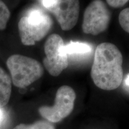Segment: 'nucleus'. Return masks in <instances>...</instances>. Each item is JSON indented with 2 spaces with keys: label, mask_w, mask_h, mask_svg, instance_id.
Segmentation results:
<instances>
[{
  "label": "nucleus",
  "mask_w": 129,
  "mask_h": 129,
  "mask_svg": "<svg viewBox=\"0 0 129 129\" xmlns=\"http://www.w3.org/2000/svg\"><path fill=\"white\" fill-rule=\"evenodd\" d=\"M109 6L113 8H120L123 7L128 3L129 0H106Z\"/></svg>",
  "instance_id": "obj_13"
},
{
  "label": "nucleus",
  "mask_w": 129,
  "mask_h": 129,
  "mask_svg": "<svg viewBox=\"0 0 129 129\" xmlns=\"http://www.w3.org/2000/svg\"><path fill=\"white\" fill-rule=\"evenodd\" d=\"M53 26V20L46 12L40 9L29 10L18 22L21 42L25 46H34L44 38Z\"/></svg>",
  "instance_id": "obj_2"
},
{
  "label": "nucleus",
  "mask_w": 129,
  "mask_h": 129,
  "mask_svg": "<svg viewBox=\"0 0 129 129\" xmlns=\"http://www.w3.org/2000/svg\"><path fill=\"white\" fill-rule=\"evenodd\" d=\"M125 85L129 87V74L127 75L126 78H125Z\"/></svg>",
  "instance_id": "obj_15"
},
{
  "label": "nucleus",
  "mask_w": 129,
  "mask_h": 129,
  "mask_svg": "<svg viewBox=\"0 0 129 129\" xmlns=\"http://www.w3.org/2000/svg\"><path fill=\"white\" fill-rule=\"evenodd\" d=\"M5 113L2 109L0 108V125L2 124L5 119Z\"/></svg>",
  "instance_id": "obj_14"
},
{
  "label": "nucleus",
  "mask_w": 129,
  "mask_h": 129,
  "mask_svg": "<svg viewBox=\"0 0 129 129\" xmlns=\"http://www.w3.org/2000/svg\"><path fill=\"white\" fill-rule=\"evenodd\" d=\"M45 9L54 16L63 30L76 25L80 13L79 0H41Z\"/></svg>",
  "instance_id": "obj_7"
},
{
  "label": "nucleus",
  "mask_w": 129,
  "mask_h": 129,
  "mask_svg": "<svg viewBox=\"0 0 129 129\" xmlns=\"http://www.w3.org/2000/svg\"><path fill=\"white\" fill-rule=\"evenodd\" d=\"M13 129H55V127L48 121L40 120L32 124H20L16 126Z\"/></svg>",
  "instance_id": "obj_10"
},
{
  "label": "nucleus",
  "mask_w": 129,
  "mask_h": 129,
  "mask_svg": "<svg viewBox=\"0 0 129 129\" xmlns=\"http://www.w3.org/2000/svg\"><path fill=\"white\" fill-rule=\"evenodd\" d=\"M46 57L43 59L44 67L51 76L57 77L68 67V55L65 44L60 35L53 34L48 37L44 44Z\"/></svg>",
  "instance_id": "obj_4"
},
{
  "label": "nucleus",
  "mask_w": 129,
  "mask_h": 129,
  "mask_svg": "<svg viewBox=\"0 0 129 129\" xmlns=\"http://www.w3.org/2000/svg\"><path fill=\"white\" fill-rule=\"evenodd\" d=\"M10 15L9 7L4 1L0 0V30H3L6 28Z\"/></svg>",
  "instance_id": "obj_11"
},
{
  "label": "nucleus",
  "mask_w": 129,
  "mask_h": 129,
  "mask_svg": "<svg viewBox=\"0 0 129 129\" xmlns=\"http://www.w3.org/2000/svg\"><path fill=\"white\" fill-rule=\"evenodd\" d=\"M75 99L76 94L73 88L68 85H62L56 92L54 105L41 106L38 112L49 122H58L72 112Z\"/></svg>",
  "instance_id": "obj_5"
},
{
  "label": "nucleus",
  "mask_w": 129,
  "mask_h": 129,
  "mask_svg": "<svg viewBox=\"0 0 129 129\" xmlns=\"http://www.w3.org/2000/svg\"><path fill=\"white\" fill-rule=\"evenodd\" d=\"M111 18V12L104 1L93 0L84 13L83 31L86 34L99 35L108 28Z\"/></svg>",
  "instance_id": "obj_6"
},
{
  "label": "nucleus",
  "mask_w": 129,
  "mask_h": 129,
  "mask_svg": "<svg viewBox=\"0 0 129 129\" xmlns=\"http://www.w3.org/2000/svg\"><path fill=\"white\" fill-rule=\"evenodd\" d=\"M12 81L10 75L0 67V108L7 105L12 94Z\"/></svg>",
  "instance_id": "obj_8"
},
{
  "label": "nucleus",
  "mask_w": 129,
  "mask_h": 129,
  "mask_svg": "<svg viewBox=\"0 0 129 129\" xmlns=\"http://www.w3.org/2000/svg\"><path fill=\"white\" fill-rule=\"evenodd\" d=\"M123 58L120 50L110 43H102L95 50L91 77L98 88L104 90L117 88L123 78Z\"/></svg>",
  "instance_id": "obj_1"
},
{
  "label": "nucleus",
  "mask_w": 129,
  "mask_h": 129,
  "mask_svg": "<svg viewBox=\"0 0 129 129\" xmlns=\"http://www.w3.org/2000/svg\"><path fill=\"white\" fill-rule=\"evenodd\" d=\"M6 64L12 83L19 88L26 87L44 74L43 65L38 60L22 54L9 56Z\"/></svg>",
  "instance_id": "obj_3"
},
{
  "label": "nucleus",
  "mask_w": 129,
  "mask_h": 129,
  "mask_svg": "<svg viewBox=\"0 0 129 129\" xmlns=\"http://www.w3.org/2000/svg\"><path fill=\"white\" fill-rule=\"evenodd\" d=\"M118 20L121 27L129 34V7L122 10L120 12Z\"/></svg>",
  "instance_id": "obj_12"
},
{
  "label": "nucleus",
  "mask_w": 129,
  "mask_h": 129,
  "mask_svg": "<svg viewBox=\"0 0 129 129\" xmlns=\"http://www.w3.org/2000/svg\"><path fill=\"white\" fill-rule=\"evenodd\" d=\"M65 49L68 56L87 54L93 50V48L88 43L72 41L65 45Z\"/></svg>",
  "instance_id": "obj_9"
}]
</instances>
